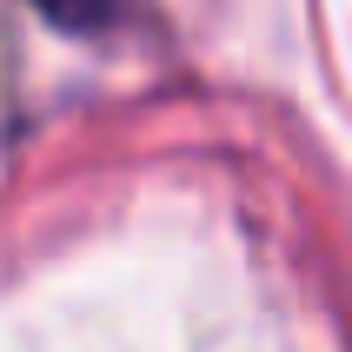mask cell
Listing matches in <instances>:
<instances>
[{
	"mask_svg": "<svg viewBox=\"0 0 352 352\" xmlns=\"http://www.w3.org/2000/svg\"><path fill=\"white\" fill-rule=\"evenodd\" d=\"M34 7L54 20V27H67V34H94V27L113 20V0H34Z\"/></svg>",
	"mask_w": 352,
	"mask_h": 352,
	"instance_id": "6da1fadb",
	"label": "cell"
}]
</instances>
